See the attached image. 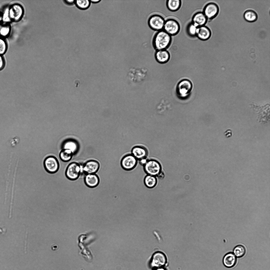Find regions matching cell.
I'll use <instances>...</instances> for the list:
<instances>
[{
  "label": "cell",
  "mask_w": 270,
  "mask_h": 270,
  "mask_svg": "<svg viewBox=\"0 0 270 270\" xmlns=\"http://www.w3.org/2000/svg\"><path fill=\"white\" fill-rule=\"evenodd\" d=\"M171 41V36L162 30L158 31L155 35L153 45L157 50H166L170 45Z\"/></svg>",
  "instance_id": "obj_1"
},
{
  "label": "cell",
  "mask_w": 270,
  "mask_h": 270,
  "mask_svg": "<svg viewBox=\"0 0 270 270\" xmlns=\"http://www.w3.org/2000/svg\"><path fill=\"white\" fill-rule=\"evenodd\" d=\"M193 86L191 81L185 79L180 81L177 85L176 93L177 97L180 99H185L190 95Z\"/></svg>",
  "instance_id": "obj_2"
},
{
  "label": "cell",
  "mask_w": 270,
  "mask_h": 270,
  "mask_svg": "<svg viewBox=\"0 0 270 270\" xmlns=\"http://www.w3.org/2000/svg\"><path fill=\"white\" fill-rule=\"evenodd\" d=\"M65 173L69 180H76L81 174V164L75 162H71L67 166Z\"/></svg>",
  "instance_id": "obj_3"
},
{
  "label": "cell",
  "mask_w": 270,
  "mask_h": 270,
  "mask_svg": "<svg viewBox=\"0 0 270 270\" xmlns=\"http://www.w3.org/2000/svg\"><path fill=\"white\" fill-rule=\"evenodd\" d=\"M145 172L147 175L157 176L161 171V166L160 163L154 159H148L146 163L143 166Z\"/></svg>",
  "instance_id": "obj_4"
},
{
  "label": "cell",
  "mask_w": 270,
  "mask_h": 270,
  "mask_svg": "<svg viewBox=\"0 0 270 270\" xmlns=\"http://www.w3.org/2000/svg\"><path fill=\"white\" fill-rule=\"evenodd\" d=\"M24 12L23 7L20 4L14 3L9 6V13L12 22H17L20 21Z\"/></svg>",
  "instance_id": "obj_5"
},
{
  "label": "cell",
  "mask_w": 270,
  "mask_h": 270,
  "mask_svg": "<svg viewBox=\"0 0 270 270\" xmlns=\"http://www.w3.org/2000/svg\"><path fill=\"white\" fill-rule=\"evenodd\" d=\"M165 21L161 15L154 14L149 17L148 24L152 29L159 31L163 30Z\"/></svg>",
  "instance_id": "obj_6"
},
{
  "label": "cell",
  "mask_w": 270,
  "mask_h": 270,
  "mask_svg": "<svg viewBox=\"0 0 270 270\" xmlns=\"http://www.w3.org/2000/svg\"><path fill=\"white\" fill-rule=\"evenodd\" d=\"M81 165V174H94L98 171L100 167L99 162L94 160H88Z\"/></svg>",
  "instance_id": "obj_7"
},
{
  "label": "cell",
  "mask_w": 270,
  "mask_h": 270,
  "mask_svg": "<svg viewBox=\"0 0 270 270\" xmlns=\"http://www.w3.org/2000/svg\"><path fill=\"white\" fill-rule=\"evenodd\" d=\"M44 166L46 171L51 174L56 173L59 168V163L57 159L55 156L47 157L44 161Z\"/></svg>",
  "instance_id": "obj_8"
},
{
  "label": "cell",
  "mask_w": 270,
  "mask_h": 270,
  "mask_svg": "<svg viewBox=\"0 0 270 270\" xmlns=\"http://www.w3.org/2000/svg\"><path fill=\"white\" fill-rule=\"evenodd\" d=\"M180 29V24L175 19L169 18L165 21L163 30L171 36L177 34Z\"/></svg>",
  "instance_id": "obj_9"
},
{
  "label": "cell",
  "mask_w": 270,
  "mask_h": 270,
  "mask_svg": "<svg viewBox=\"0 0 270 270\" xmlns=\"http://www.w3.org/2000/svg\"><path fill=\"white\" fill-rule=\"evenodd\" d=\"M137 160L131 153L124 155L120 161L122 168L126 171H130L134 169L136 166Z\"/></svg>",
  "instance_id": "obj_10"
},
{
  "label": "cell",
  "mask_w": 270,
  "mask_h": 270,
  "mask_svg": "<svg viewBox=\"0 0 270 270\" xmlns=\"http://www.w3.org/2000/svg\"><path fill=\"white\" fill-rule=\"evenodd\" d=\"M166 262L167 258L165 255L162 252H157L155 253L152 256L150 265L154 269L163 267Z\"/></svg>",
  "instance_id": "obj_11"
},
{
  "label": "cell",
  "mask_w": 270,
  "mask_h": 270,
  "mask_svg": "<svg viewBox=\"0 0 270 270\" xmlns=\"http://www.w3.org/2000/svg\"><path fill=\"white\" fill-rule=\"evenodd\" d=\"M219 11L218 6L214 2H210L204 7L202 12L208 20H211L215 17Z\"/></svg>",
  "instance_id": "obj_12"
},
{
  "label": "cell",
  "mask_w": 270,
  "mask_h": 270,
  "mask_svg": "<svg viewBox=\"0 0 270 270\" xmlns=\"http://www.w3.org/2000/svg\"><path fill=\"white\" fill-rule=\"evenodd\" d=\"M62 149H68L71 151L73 155L76 154L80 148V145L76 139L69 138L64 140L61 143Z\"/></svg>",
  "instance_id": "obj_13"
},
{
  "label": "cell",
  "mask_w": 270,
  "mask_h": 270,
  "mask_svg": "<svg viewBox=\"0 0 270 270\" xmlns=\"http://www.w3.org/2000/svg\"><path fill=\"white\" fill-rule=\"evenodd\" d=\"M131 154L138 160L147 158L148 154L147 149L141 145H137L134 146L132 148Z\"/></svg>",
  "instance_id": "obj_14"
},
{
  "label": "cell",
  "mask_w": 270,
  "mask_h": 270,
  "mask_svg": "<svg viewBox=\"0 0 270 270\" xmlns=\"http://www.w3.org/2000/svg\"><path fill=\"white\" fill-rule=\"evenodd\" d=\"M84 180L86 185L90 188L97 186L100 182L99 177L96 173L85 174Z\"/></svg>",
  "instance_id": "obj_15"
},
{
  "label": "cell",
  "mask_w": 270,
  "mask_h": 270,
  "mask_svg": "<svg viewBox=\"0 0 270 270\" xmlns=\"http://www.w3.org/2000/svg\"><path fill=\"white\" fill-rule=\"evenodd\" d=\"M208 19L202 12H199L195 13L193 16L191 22L198 27L205 25Z\"/></svg>",
  "instance_id": "obj_16"
},
{
  "label": "cell",
  "mask_w": 270,
  "mask_h": 270,
  "mask_svg": "<svg viewBox=\"0 0 270 270\" xmlns=\"http://www.w3.org/2000/svg\"><path fill=\"white\" fill-rule=\"evenodd\" d=\"M211 34L210 29L204 25L197 27L196 36L200 40L204 41L209 38Z\"/></svg>",
  "instance_id": "obj_17"
},
{
  "label": "cell",
  "mask_w": 270,
  "mask_h": 270,
  "mask_svg": "<svg viewBox=\"0 0 270 270\" xmlns=\"http://www.w3.org/2000/svg\"><path fill=\"white\" fill-rule=\"evenodd\" d=\"M155 56L156 61L161 64L167 62L170 58V54L166 50H157Z\"/></svg>",
  "instance_id": "obj_18"
},
{
  "label": "cell",
  "mask_w": 270,
  "mask_h": 270,
  "mask_svg": "<svg viewBox=\"0 0 270 270\" xmlns=\"http://www.w3.org/2000/svg\"><path fill=\"white\" fill-rule=\"evenodd\" d=\"M237 258L233 253L229 252L224 256L223 262L224 266L227 268H231L234 267L237 263Z\"/></svg>",
  "instance_id": "obj_19"
},
{
  "label": "cell",
  "mask_w": 270,
  "mask_h": 270,
  "mask_svg": "<svg viewBox=\"0 0 270 270\" xmlns=\"http://www.w3.org/2000/svg\"><path fill=\"white\" fill-rule=\"evenodd\" d=\"M10 23H1L0 24V37L5 38L8 37L11 32Z\"/></svg>",
  "instance_id": "obj_20"
},
{
  "label": "cell",
  "mask_w": 270,
  "mask_h": 270,
  "mask_svg": "<svg viewBox=\"0 0 270 270\" xmlns=\"http://www.w3.org/2000/svg\"><path fill=\"white\" fill-rule=\"evenodd\" d=\"M144 182L147 187L151 189L156 186L157 180L156 176L147 175L144 178Z\"/></svg>",
  "instance_id": "obj_21"
},
{
  "label": "cell",
  "mask_w": 270,
  "mask_h": 270,
  "mask_svg": "<svg viewBox=\"0 0 270 270\" xmlns=\"http://www.w3.org/2000/svg\"><path fill=\"white\" fill-rule=\"evenodd\" d=\"M243 17L244 19L249 22H253L256 21L258 18V15L254 10L248 9L244 13Z\"/></svg>",
  "instance_id": "obj_22"
},
{
  "label": "cell",
  "mask_w": 270,
  "mask_h": 270,
  "mask_svg": "<svg viewBox=\"0 0 270 270\" xmlns=\"http://www.w3.org/2000/svg\"><path fill=\"white\" fill-rule=\"evenodd\" d=\"M181 5L180 0H168L167 1L166 6L168 9L172 11L178 10Z\"/></svg>",
  "instance_id": "obj_23"
},
{
  "label": "cell",
  "mask_w": 270,
  "mask_h": 270,
  "mask_svg": "<svg viewBox=\"0 0 270 270\" xmlns=\"http://www.w3.org/2000/svg\"><path fill=\"white\" fill-rule=\"evenodd\" d=\"M72 152L68 149H62L59 153L61 160L64 162H67L71 160L73 155Z\"/></svg>",
  "instance_id": "obj_24"
},
{
  "label": "cell",
  "mask_w": 270,
  "mask_h": 270,
  "mask_svg": "<svg viewBox=\"0 0 270 270\" xmlns=\"http://www.w3.org/2000/svg\"><path fill=\"white\" fill-rule=\"evenodd\" d=\"M245 252V248L242 245H239L236 246L233 250V254L236 257L238 258H240L243 256Z\"/></svg>",
  "instance_id": "obj_25"
},
{
  "label": "cell",
  "mask_w": 270,
  "mask_h": 270,
  "mask_svg": "<svg viewBox=\"0 0 270 270\" xmlns=\"http://www.w3.org/2000/svg\"><path fill=\"white\" fill-rule=\"evenodd\" d=\"M9 6L5 7L2 12V23H10L12 21L10 18L9 13Z\"/></svg>",
  "instance_id": "obj_26"
},
{
  "label": "cell",
  "mask_w": 270,
  "mask_h": 270,
  "mask_svg": "<svg viewBox=\"0 0 270 270\" xmlns=\"http://www.w3.org/2000/svg\"><path fill=\"white\" fill-rule=\"evenodd\" d=\"M75 2L77 6L81 9L88 8L90 6V1L89 0H77Z\"/></svg>",
  "instance_id": "obj_27"
},
{
  "label": "cell",
  "mask_w": 270,
  "mask_h": 270,
  "mask_svg": "<svg viewBox=\"0 0 270 270\" xmlns=\"http://www.w3.org/2000/svg\"><path fill=\"white\" fill-rule=\"evenodd\" d=\"M197 28V27L192 22L189 23L187 25L186 28L187 34L189 36L192 37L196 36Z\"/></svg>",
  "instance_id": "obj_28"
},
{
  "label": "cell",
  "mask_w": 270,
  "mask_h": 270,
  "mask_svg": "<svg viewBox=\"0 0 270 270\" xmlns=\"http://www.w3.org/2000/svg\"><path fill=\"white\" fill-rule=\"evenodd\" d=\"M8 45L5 38L0 37V55H3L6 52Z\"/></svg>",
  "instance_id": "obj_29"
},
{
  "label": "cell",
  "mask_w": 270,
  "mask_h": 270,
  "mask_svg": "<svg viewBox=\"0 0 270 270\" xmlns=\"http://www.w3.org/2000/svg\"><path fill=\"white\" fill-rule=\"evenodd\" d=\"M5 62L3 55H0V71L2 70L4 67Z\"/></svg>",
  "instance_id": "obj_30"
},
{
  "label": "cell",
  "mask_w": 270,
  "mask_h": 270,
  "mask_svg": "<svg viewBox=\"0 0 270 270\" xmlns=\"http://www.w3.org/2000/svg\"><path fill=\"white\" fill-rule=\"evenodd\" d=\"M225 137L227 138H229L232 136V131L230 129H228L224 133Z\"/></svg>",
  "instance_id": "obj_31"
},
{
  "label": "cell",
  "mask_w": 270,
  "mask_h": 270,
  "mask_svg": "<svg viewBox=\"0 0 270 270\" xmlns=\"http://www.w3.org/2000/svg\"><path fill=\"white\" fill-rule=\"evenodd\" d=\"M27 232L26 233V236L25 237V243H24V250L25 252V253L27 252Z\"/></svg>",
  "instance_id": "obj_32"
},
{
  "label": "cell",
  "mask_w": 270,
  "mask_h": 270,
  "mask_svg": "<svg viewBox=\"0 0 270 270\" xmlns=\"http://www.w3.org/2000/svg\"><path fill=\"white\" fill-rule=\"evenodd\" d=\"M148 159L145 158L140 160L139 161V164L143 166L146 163Z\"/></svg>",
  "instance_id": "obj_33"
},
{
  "label": "cell",
  "mask_w": 270,
  "mask_h": 270,
  "mask_svg": "<svg viewBox=\"0 0 270 270\" xmlns=\"http://www.w3.org/2000/svg\"><path fill=\"white\" fill-rule=\"evenodd\" d=\"M164 176L165 175L164 173L161 171L158 175L157 176L159 179H162L164 178L165 176Z\"/></svg>",
  "instance_id": "obj_34"
},
{
  "label": "cell",
  "mask_w": 270,
  "mask_h": 270,
  "mask_svg": "<svg viewBox=\"0 0 270 270\" xmlns=\"http://www.w3.org/2000/svg\"><path fill=\"white\" fill-rule=\"evenodd\" d=\"M75 0H66L65 1V2L69 4H73L75 2Z\"/></svg>",
  "instance_id": "obj_35"
},
{
  "label": "cell",
  "mask_w": 270,
  "mask_h": 270,
  "mask_svg": "<svg viewBox=\"0 0 270 270\" xmlns=\"http://www.w3.org/2000/svg\"><path fill=\"white\" fill-rule=\"evenodd\" d=\"M154 270H167V269L163 267H161L160 268H156L154 269Z\"/></svg>",
  "instance_id": "obj_36"
},
{
  "label": "cell",
  "mask_w": 270,
  "mask_h": 270,
  "mask_svg": "<svg viewBox=\"0 0 270 270\" xmlns=\"http://www.w3.org/2000/svg\"><path fill=\"white\" fill-rule=\"evenodd\" d=\"M100 1V0H90V2H92L93 3H96L99 2Z\"/></svg>",
  "instance_id": "obj_37"
},
{
  "label": "cell",
  "mask_w": 270,
  "mask_h": 270,
  "mask_svg": "<svg viewBox=\"0 0 270 270\" xmlns=\"http://www.w3.org/2000/svg\"><path fill=\"white\" fill-rule=\"evenodd\" d=\"M2 11L0 10V24L2 23Z\"/></svg>",
  "instance_id": "obj_38"
}]
</instances>
